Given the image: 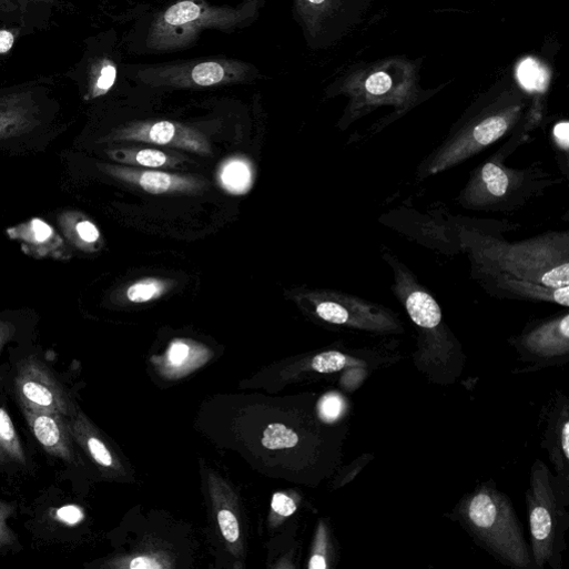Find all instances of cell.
Masks as SVG:
<instances>
[{"label":"cell","instance_id":"cell-1","mask_svg":"<svg viewBox=\"0 0 569 569\" xmlns=\"http://www.w3.org/2000/svg\"><path fill=\"white\" fill-rule=\"evenodd\" d=\"M382 258L393 274L390 291L415 329L414 366L430 384H455L464 372L466 355L437 299L394 253L383 248Z\"/></svg>","mask_w":569,"mask_h":569},{"label":"cell","instance_id":"cell-2","mask_svg":"<svg viewBox=\"0 0 569 569\" xmlns=\"http://www.w3.org/2000/svg\"><path fill=\"white\" fill-rule=\"evenodd\" d=\"M529 94L516 82L497 84L469 106L417 169L423 181L453 170L512 134L526 120Z\"/></svg>","mask_w":569,"mask_h":569},{"label":"cell","instance_id":"cell-3","mask_svg":"<svg viewBox=\"0 0 569 569\" xmlns=\"http://www.w3.org/2000/svg\"><path fill=\"white\" fill-rule=\"evenodd\" d=\"M470 273H495L549 288L569 286V233L547 232L506 242L467 227L458 230Z\"/></svg>","mask_w":569,"mask_h":569},{"label":"cell","instance_id":"cell-4","mask_svg":"<svg viewBox=\"0 0 569 569\" xmlns=\"http://www.w3.org/2000/svg\"><path fill=\"white\" fill-rule=\"evenodd\" d=\"M420 61L403 57L354 67L334 90L335 95L348 99L342 124L348 128L380 108L393 109V113L376 125L379 132L433 98L439 89L420 87Z\"/></svg>","mask_w":569,"mask_h":569},{"label":"cell","instance_id":"cell-5","mask_svg":"<svg viewBox=\"0 0 569 569\" xmlns=\"http://www.w3.org/2000/svg\"><path fill=\"white\" fill-rule=\"evenodd\" d=\"M536 126L526 116L508 142L470 172L456 200L460 207L488 213L516 212L542 196L547 190L562 184L561 177L547 172L541 164H531L526 169H512L505 164L506 159L530 139L529 133Z\"/></svg>","mask_w":569,"mask_h":569},{"label":"cell","instance_id":"cell-6","mask_svg":"<svg viewBox=\"0 0 569 569\" xmlns=\"http://www.w3.org/2000/svg\"><path fill=\"white\" fill-rule=\"evenodd\" d=\"M445 516L458 522L498 562L515 569H532L524 526L510 498L494 480L478 484Z\"/></svg>","mask_w":569,"mask_h":569},{"label":"cell","instance_id":"cell-7","mask_svg":"<svg viewBox=\"0 0 569 569\" xmlns=\"http://www.w3.org/2000/svg\"><path fill=\"white\" fill-rule=\"evenodd\" d=\"M532 569H561L567 550L569 514L548 466L536 459L530 468L526 491Z\"/></svg>","mask_w":569,"mask_h":569},{"label":"cell","instance_id":"cell-8","mask_svg":"<svg viewBox=\"0 0 569 569\" xmlns=\"http://www.w3.org/2000/svg\"><path fill=\"white\" fill-rule=\"evenodd\" d=\"M304 299L313 314L328 325L374 336L405 333L395 311L358 296L319 289L307 292Z\"/></svg>","mask_w":569,"mask_h":569},{"label":"cell","instance_id":"cell-9","mask_svg":"<svg viewBox=\"0 0 569 569\" xmlns=\"http://www.w3.org/2000/svg\"><path fill=\"white\" fill-rule=\"evenodd\" d=\"M518 360L528 365L521 373L565 366L569 363L568 308L552 316L528 323L508 339Z\"/></svg>","mask_w":569,"mask_h":569},{"label":"cell","instance_id":"cell-10","mask_svg":"<svg viewBox=\"0 0 569 569\" xmlns=\"http://www.w3.org/2000/svg\"><path fill=\"white\" fill-rule=\"evenodd\" d=\"M244 11L210 9L193 0L172 7L156 23L151 35V47L170 50L190 43L203 28L234 27L244 20Z\"/></svg>","mask_w":569,"mask_h":569},{"label":"cell","instance_id":"cell-11","mask_svg":"<svg viewBox=\"0 0 569 569\" xmlns=\"http://www.w3.org/2000/svg\"><path fill=\"white\" fill-rule=\"evenodd\" d=\"M16 392L22 408L58 413L71 419L78 407L54 373L40 359L29 357L18 366Z\"/></svg>","mask_w":569,"mask_h":569},{"label":"cell","instance_id":"cell-12","mask_svg":"<svg viewBox=\"0 0 569 569\" xmlns=\"http://www.w3.org/2000/svg\"><path fill=\"white\" fill-rule=\"evenodd\" d=\"M546 427L541 448L553 467V482L561 500L569 506V398L556 392L542 410Z\"/></svg>","mask_w":569,"mask_h":569},{"label":"cell","instance_id":"cell-13","mask_svg":"<svg viewBox=\"0 0 569 569\" xmlns=\"http://www.w3.org/2000/svg\"><path fill=\"white\" fill-rule=\"evenodd\" d=\"M104 142H136L204 156L212 154L211 145L203 134L169 121L134 123L115 131Z\"/></svg>","mask_w":569,"mask_h":569},{"label":"cell","instance_id":"cell-14","mask_svg":"<svg viewBox=\"0 0 569 569\" xmlns=\"http://www.w3.org/2000/svg\"><path fill=\"white\" fill-rule=\"evenodd\" d=\"M471 278L490 296L499 299H516L547 303L569 307V286L549 288L495 273H470Z\"/></svg>","mask_w":569,"mask_h":569},{"label":"cell","instance_id":"cell-15","mask_svg":"<svg viewBox=\"0 0 569 569\" xmlns=\"http://www.w3.org/2000/svg\"><path fill=\"white\" fill-rule=\"evenodd\" d=\"M99 169L109 176L153 195L195 193L204 186L203 182L189 175L112 164H100Z\"/></svg>","mask_w":569,"mask_h":569},{"label":"cell","instance_id":"cell-16","mask_svg":"<svg viewBox=\"0 0 569 569\" xmlns=\"http://www.w3.org/2000/svg\"><path fill=\"white\" fill-rule=\"evenodd\" d=\"M27 421L42 447L68 464H77V451L70 419L58 413L22 408Z\"/></svg>","mask_w":569,"mask_h":569},{"label":"cell","instance_id":"cell-17","mask_svg":"<svg viewBox=\"0 0 569 569\" xmlns=\"http://www.w3.org/2000/svg\"><path fill=\"white\" fill-rule=\"evenodd\" d=\"M11 240L21 243L27 255L35 258L70 261L72 254L63 237L47 222L33 219L8 230Z\"/></svg>","mask_w":569,"mask_h":569},{"label":"cell","instance_id":"cell-18","mask_svg":"<svg viewBox=\"0 0 569 569\" xmlns=\"http://www.w3.org/2000/svg\"><path fill=\"white\" fill-rule=\"evenodd\" d=\"M373 0H304V6L321 24H328L333 38H338L358 26Z\"/></svg>","mask_w":569,"mask_h":569},{"label":"cell","instance_id":"cell-19","mask_svg":"<svg viewBox=\"0 0 569 569\" xmlns=\"http://www.w3.org/2000/svg\"><path fill=\"white\" fill-rule=\"evenodd\" d=\"M70 427L74 441L106 476L118 477L123 474L124 467L120 458L81 409L78 408L77 414L70 419Z\"/></svg>","mask_w":569,"mask_h":569},{"label":"cell","instance_id":"cell-20","mask_svg":"<svg viewBox=\"0 0 569 569\" xmlns=\"http://www.w3.org/2000/svg\"><path fill=\"white\" fill-rule=\"evenodd\" d=\"M39 125L37 111L27 100L0 101V140L21 136Z\"/></svg>","mask_w":569,"mask_h":569},{"label":"cell","instance_id":"cell-21","mask_svg":"<svg viewBox=\"0 0 569 569\" xmlns=\"http://www.w3.org/2000/svg\"><path fill=\"white\" fill-rule=\"evenodd\" d=\"M114 162L149 170L176 169L186 160L176 153H169L156 149L119 148L108 152Z\"/></svg>","mask_w":569,"mask_h":569},{"label":"cell","instance_id":"cell-22","mask_svg":"<svg viewBox=\"0 0 569 569\" xmlns=\"http://www.w3.org/2000/svg\"><path fill=\"white\" fill-rule=\"evenodd\" d=\"M60 224L68 240L83 252H95L101 243V232L98 226L84 215L77 212L65 213Z\"/></svg>","mask_w":569,"mask_h":569},{"label":"cell","instance_id":"cell-23","mask_svg":"<svg viewBox=\"0 0 569 569\" xmlns=\"http://www.w3.org/2000/svg\"><path fill=\"white\" fill-rule=\"evenodd\" d=\"M28 458L10 414L0 407V465H27Z\"/></svg>","mask_w":569,"mask_h":569},{"label":"cell","instance_id":"cell-24","mask_svg":"<svg viewBox=\"0 0 569 569\" xmlns=\"http://www.w3.org/2000/svg\"><path fill=\"white\" fill-rule=\"evenodd\" d=\"M241 72L236 64L206 62L190 72L185 85L214 87L235 80Z\"/></svg>","mask_w":569,"mask_h":569},{"label":"cell","instance_id":"cell-25","mask_svg":"<svg viewBox=\"0 0 569 569\" xmlns=\"http://www.w3.org/2000/svg\"><path fill=\"white\" fill-rule=\"evenodd\" d=\"M253 169L242 159L235 158L226 161L220 170L222 187L231 194H244L253 184Z\"/></svg>","mask_w":569,"mask_h":569},{"label":"cell","instance_id":"cell-26","mask_svg":"<svg viewBox=\"0 0 569 569\" xmlns=\"http://www.w3.org/2000/svg\"><path fill=\"white\" fill-rule=\"evenodd\" d=\"M172 283L166 280L149 277L132 284L126 291V297L135 304H144L156 301L165 295Z\"/></svg>","mask_w":569,"mask_h":569},{"label":"cell","instance_id":"cell-27","mask_svg":"<svg viewBox=\"0 0 569 569\" xmlns=\"http://www.w3.org/2000/svg\"><path fill=\"white\" fill-rule=\"evenodd\" d=\"M517 83L527 92H542L548 83V73L535 60L524 61L516 72Z\"/></svg>","mask_w":569,"mask_h":569},{"label":"cell","instance_id":"cell-28","mask_svg":"<svg viewBox=\"0 0 569 569\" xmlns=\"http://www.w3.org/2000/svg\"><path fill=\"white\" fill-rule=\"evenodd\" d=\"M299 437L292 428L282 424L270 425L262 437V444L271 450L285 449L298 444Z\"/></svg>","mask_w":569,"mask_h":569},{"label":"cell","instance_id":"cell-29","mask_svg":"<svg viewBox=\"0 0 569 569\" xmlns=\"http://www.w3.org/2000/svg\"><path fill=\"white\" fill-rule=\"evenodd\" d=\"M216 517L224 539L237 547L241 540V527L236 514L228 504L219 502L216 499Z\"/></svg>","mask_w":569,"mask_h":569},{"label":"cell","instance_id":"cell-30","mask_svg":"<svg viewBox=\"0 0 569 569\" xmlns=\"http://www.w3.org/2000/svg\"><path fill=\"white\" fill-rule=\"evenodd\" d=\"M329 532L327 526L321 522L313 549V555L309 559L308 567L311 569H326L329 567Z\"/></svg>","mask_w":569,"mask_h":569},{"label":"cell","instance_id":"cell-31","mask_svg":"<svg viewBox=\"0 0 569 569\" xmlns=\"http://www.w3.org/2000/svg\"><path fill=\"white\" fill-rule=\"evenodd\" d=\"M346 410L347 404L345 398L336 393L325 395L318 405L319 415L327 423L336 421Z\"/></svg>","mask_w":569,"mask_h":569},{"label":"cell","instance_id":"cell-32","mask_svg":"<svg viewBox=\"0 0 569 569\" xmlns=\"http://www.w3.org/2000/svg\"><path fill=\"white\" fill-rule=\"evenodd\" d=\"M116 78V68L111 62L104 63L94 83L93 98L106 94L114 87Z\"/></svg>","mask_w":569,"mask_h":569},{"label":"cell","instance_id":"cell-33","mask_svg":"<svg viewBox=\"0 0 569 569\" xmlns=\"http://www.w3.org/2000/svg\"><path fill=\"white\" fill-rule=\"evenodd\" d=\"M110 567L118 568H164L171 567L165 563L160 557L151 555H138L130 559L116 560L110 565Z\"/></svg>","mask_w":569,"mask_h":569},{"label":"cell","instance_id":"cell-34","mask_svg":"<svg viewBox=\"0 0 569 569\" xmlns=\"http://www.w3.org/2000/svg\"><path fill=\"white\" fill-rule=\"evenodd\" d=\"M11 511L10 505L0 502V548L10 546L17 540L16 534L8 522Z\"/></svg>","mask_w":569,"mask_h":569},{"label":"cell","instance_id":"cell-35","mask_svg":"<svg viewBox=\"0 0 569 569\" xmlns=\"http://www.w3.org/2000/svg\"><path fill=\"white\" fill-rule=\"evenodd\" d=\"M373 459V454H363L362 456H359L350 465L345 467L339 478H337L336 486L341 487L352 481Z\"/></svg>","mask_w":569,"mask_h":569},{"label":"cell","instance_id":"cell-36","mask_svg":"<svg viewBox=\"0 0 569 569\" xmlns=\"http://www.w3.org/2000/svg\"><path fill=\"white\" fill-rule=\"evenodd\" d=\"M272 509L282 517H289L297 510L296 501L285 492H275Z\"/></svg>","mask_w":569,"mask_h":569},{"label":"cell","instance_id":"cell-37","mask_svg":"<svg viewBox=\"0 0 569 569\" xmlns=\"http://www.w3.org/2000/svg\"><path fill=\"white\" fill-rule=\"evenodd\" d=\"M57 518L68 525H78L84 519L83 509L75 505H68L57 510Z\"/></svg>","mask_w":569,"mask_h":569},{"label":"cell","instance_id":"cell-38","mask_svg":"<svg viewBox=\"0 0 569 569\" xmlns=\"http://www.w3.org/2000/svg\"><path fill=\"white\" fill-rule=\"evenodd\" d=\"M552 140L556 148L568 158V122H560L552 129Z\"/></svg>","mask_w":569,"mask_h":569},{"label":"cell","instance_id":"cell-39","mask_svg":"<svg viewBox=\"0 0 569 569\" xmlns=\"http://www.w3.org/2000/svg\"><path fill=\"white\" fill-rule=\"evenodd\" d=\"M191 348L189 344L183 341H176L169 350V359L173 364L180 365L189 358Z\"/></svg>","mask_w":569,"mask_h":569},{"label":"cell","instance_id":"cell-40","mask_svg":"<svg viewBox=\"0 0 569 569\" xmlns=\"http://www.w3.org/2000/svg\"><path fill=\"white\" fill-rule=\"evenodd\" d=\"M16 327L9 322H0V353H2L6 344L13 337Z\"/></svg>","mask_w":569,"mask_h":569},{"label":"cell","instance_id":"cell-41","mask_svg":"<svg viewBox=\"0 0 569 569\" xmlns=\"http://www.w3.org/2000/svg\"><path fill=\"white\" fill-rule=\"evenodd\" d=\"M16 38L9 31H0V54H8L14 45Z\"/></svg>","mask_w":569,"mask_h":569}]
</instances>
